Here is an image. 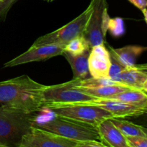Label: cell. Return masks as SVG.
Here are the masks:
<instances>
[{
	"instance_id": "1",
	"label": "cell",
	"mask_w": 147,
	"mask_h": 147,
	"mask_svg": "<svg viewBox=\"0 0 147 147\" xmlns=\"http://www.w3.org/2000/svg\"><path fill=\"white\" fill-rule=\"evenodd\" d=\"M45 88V85L27 75L0 82V104L27 112H38L43 106Z\"/></svg>"
},
{
	"instance_id": "2",
	"label": "cell",
	"mask_w": 147,
	"mask_h": 147,
	"mask_svg": "<svg viewBox=\"0 0 147 147\" xmlns=\"http://www.w3.org/2000/svg\"><path fill=\"white\" fill-rule=\"evenodd\" d=\"M37 112H27L15 108L0 107V144L18 147L22 139L33 126Z\"/></svg>"
},
{
	"instance_id": "3",
	"label": "cell",
	"mask_w": 147,
	"mask_h": 147,
	"mask_svg": "<svg viewBox=\"0 0 147 147\" xmlns=\"http://www.w3.org/2000/svg\"><path fill=\"white\" fill-rule=\"evenodd\" d=\"M33 126L76 142L98 141L101 142L96 127L57 115L48 120L42 121H39L37 119Z\"/></svg>"
},
{
	"instance_id": "4",
	"label": "cell",
	"mask_w": 147,
	"mask_h": 147,
	"mask_svg": "<svg viewBox=\"0 0 147 147\" xmlns=\"http://www.w3.org/2000/svg\"><path fill=\"white\" fill-rule=\"evenodd\" d=\"M42 109H48L57 116L88 123L95 127L106 119L114 118L108 111L99 106L84 103H53L45 105Z\"/></svg>"
},
{
	"instance_id": "5",
	"label": "cell",
	"mask_w": 147,
	"mask_h": 147,
	"mask_svg": "<svg viewBox=\"0 0 147 147\" xmlns=\"http://www.w3.org/2000/svg\"><path fill=\"white\" fill-rule=\"evenodd\" d=\"M90 2L93 9L83 36L91 48L104 43L111 19L108 12L107 0H91Z\"/></svg>"
},
{
	"instance_id": "6",
	"label": "cell",
	"mask_w": 147,
	"mask_h": 147,
	"mask_svg": "<svg viewBox=\"0 0 147 147\" xmlns=\"http://www.w3.org/2000/svg\"><path fill=\"white\" fill-rule=\"evenodd\" d=\"M92 9L93 5L92 3L90 2L87 9L78 17L58 30L38 37L33 43V45L50 44L65 45L73 38L83 34Z\"/></svg>"
},
{
	"instance_id": "7",
	"label": "cell",
	"mask_w": 147,
	"mask_h": 147,
	"mask_svg": "<svg viewBox=\"0 0 147 147\" xmlns=\"http://www.w3.org/2000/svg\"><path fill=\"white\" fill-rule=\"evenodd\" d=\"M80 80L74 79L61 84L45 86L42 93L43 106L53 103H77L96 99L76 87ZM42 106V107H43Z\"/></svg>"
},
{
	"instance_id": "8",
	"label": "cell",
	"mask_w": 147,
	"mask_h": 147,
	"mask_svg": "<svg viewBox=\"0 0 147 147\" xmlns=\"http://www.w3.org/2000/svg\"><path fill=\"white\" fill-rule=\"evenodd\" d=\"M77 142L32 126L23 136L18 147H75Z\"/></svg>"
},
{
	"instance_id": "9",
	"label": "cell",
	"mask_w": 147,
	"mask_h": 147,
	"mask_svg": "<svg viewBox=\"0 0 147 147\" xmlns=\"http://www.w3.org/2000/svg\"><path fill=\"white\" fill-rule=\"evenodd\" d=\"M64 47L65 45H32L28 50L6 63L4 67H12L32 62L44 61L53 57L62 55L64 52Z\"/></svg>"
},
{
	"instance_id": "10",
	"label": "cell",
	"mask_w": 147,
	"mask_h": 147,
	"mask_svg": "<svg viewBox=\"0 0 147 147\" xmlns=\"http://www.w3.org/2000/svg\"><path fill=\"white\" fill-rule=\"evenodd\" d=\"M89 105L97 106L111 113L114 118L138 117L146 113L147 107L129 104L115 99L96 98L90 101L83 102Z\"/></svg>"
},
{
	"instance_id": "11",
	"label": "cell",
	"mask_w": 147,
	"mask_h": 147,
	"mask_svg": "<svg viewBox=\"0 0 147 147\" xmlns=\"http://www.w3.org/2000/svg\"><path fill=\"white\" fill-rule=\"evenodd\" d=\"M110 65V53L103 43L90 48L88 56V70L90 77L109 78Z\"/></svg>"
},
{
	"instance_id": "12",
	"label": "cell",
	"mask_w": 147,
	"mask_h": 147,
	"mask_svg": "<svg viewBox=\"0 0 147 147\" xmlns=\"http://www.w3.org/2000/svg\"><path fill=\"white\" fill-rule=\"evenodd\" d=\"M120 83L130 88L142 90L147 93L146 64H135L125 67L121 74Z\"/></svg>"
},
{
	"instance_id": "13",
	"label": "cell",
	"mask_w": 147,
	"mask_h": 147,
	"mask_svg": "<svg viewBox=\"0 0 147 147\" xmlns=\"http://www.w3.org/2000/svg\"><path fill=\"white\" fill-rule=\"evenodd\" d=\"M96 128L101 142L107 144L109 147H127L129 146L126 137L112 123L111 119L100 122Z\"/></svg>"
},
{
	"instance_id": "14",
	"label": "cell",
	"mask_w": 147,
	"mask_h": 147,
	"mask_svg": "<svg viewBox=\"0 0 147 147\" xmlns=\"http://www.w3.org/2000/svg\"><path fill=\"white\" fill-rule=\"evenodd\" d=\"M111 57L124 67H129L136 64L138 57L146 50V47L141 45H126L115 49L109 47Z\"/></svg>"
},
{
	"instance_id": "15",
	"label": "cell",
	"mask_w": 147,
	"mask_h": 147,
	"mask_svg": "<svg viewBox=\"0 0 147 147\" xmlns=\"http://www.w3.org/2000/svg\"><path fill=\"white\" fill-rule=\"evenodd\" d=\"M90 50H87L78 55H72L66 52H63L62 55L65 57L70 64L73 73V78L84 80L90 77L88 70V56Z\"/></svg>"
},
{
	"instance_id": "16",
	"label": "cell",
	"mask_w": 147,
	"mask_h": 147,
	"mask_svg": "<svg viewBox=\"0 0 147 147\" xmlns=\"http://www.w3.org/2000/svg\"><path fill=\"white\" fill-rule=\"evenodd\" d=\"M82 92L86 94L96 98L108 99L113 96L114 95L125 91L129 89H132L121 83L108 86H98V87H83V86H76Z\"/></svg>"
},
{
	"instance_id": "17",
	"label": "cell",
	"mask_w": 147,
	"mask_h": 147,
	"mask_svg": "<svg viewBox=\"0 0 147 147\" xmlns=\"http://www.w3.org/2000/svg\"><path fill=\"white\" fill-rule=\"evenodd\" d=\"M108 99H115L129 104L147 107V93L136 89H129Z\"/></svg>"
},
{
	"instance_id": "18",
	"label": "cell",
	"mask_w": 147,
	"mask_h": 147,
	"mask_svg": "<svg viewBox=\"0 0 147 147\" xmlns=\"http://www.w3.org/2000/svg\"><path fill=\"white\" fill-rule=\"evenodd\" d=\"M111 121L125 137L126 136L147 137L146 129L143 126L135 124L121 118H112L111 119Z\"/></svg>"
},
{
	"instance_id": "19",
	"label": "cell",
	"mask_w": 147,
	"mask_h": 147,
	"mask_svg": "<svg viewBox=\"0 0 147 147\" xmlns=\"http://www.w3.org/2000/svg\"><path fill=\"white\" fill-rule=\"evenodd\" d=\"M90 49L88 43L83 34L75 37L65 45L64 51L72 55H78Z\"/></svg>"
},
{
	"instance_id": "20",
	"label": "cell",
	"mask_w": 147,
	"mask_h": 147,
	"mask_svg": "<svg viewBox=\"0 0 147 147\" xmlns=\"http://www.w3.org/2000/svg\"><path fill=\"white\" fill-rule=\"evenodd\" d=\"M114 81H112L109 78H95L90 77L88 78L81 80L80 83L77 86H83V87H98V86H108V85H113L117 84Z\"/></svg>"
},
{
	"instance_id": "21",
	"label": "cell",
	"mask_w": 147,
	"mask_h": 147,
	"mask_svg": "<svg viewBox=\"0 0 147 147\" xmlns=\"http://www.w3.org/2000/svg\"><path fill=\"white\" fill-rule=\"evenodd\" d=\"M124 66L111 57V65L109 71V78L116 83H120V77L122 71L125 69Z\"/></svg>"
},
{
	"instance_id": "22",
	"label": "cell",
	"mask_w": 147,
	"mask_h": 147,
	"mask_svg": "<svg viewBox=\"0 0 147 147\" xmlns=\"http://www.w3.org/2000/svg\"><path fill=\"white\" fill-rule=\"evenodd\" d=\"M127 144L130 147H147V137L126 136Z\"/></svg>"
},
{
	"instance_id": "23",
	"label": "cell",
	"mask_w": 147,
	"mask_h": 147,
	"mask_svg": "<svg viewBox=\"0 0 147 147\" xmlns=\"http://www.w3.org/2000/svg\"><path fill=\"white\" fill-rule=\"evenodd\" d=\"M17 0H0V20L4 19Z\"/></svg>"
},
{
	"instance_id": "24",
	"label": "cell",
	"mask_w": 147,
	"mask_h": 147,
	"mask_svg": "<svg viewBox=\"0 0 147 147\" xmlns=\"http://www.w3.org/2000/svg\"><path fill=\"white\" fill-rule=\"evenodd\" d=\"M75 147H109L98 141H83L78 142Z\"/></svg>"
},
{
	"instance_id": "25",
	"label": "cell",
	"mask_w": 147,
	"mask_h": 147,
	"mask_svg": "<svg viewBox=\"0 0 147 147\" xmlns=\"http://www.w3.org/2000/svg\"><path fill=\"white\" fill-rule=\"evenodd\" d=\"M132 4L137 7L138 9L141 10L143 12L144 16L145 21L146 20V7H147V1L146 0H129Z\"/></svg>"
},
{
	"instance_id": "26",
	"label": "cell",
	"mask_w": 147,
	"mask_h": 147,
	"mask_svg": "<svg viewBox=\"0 0 147 147\" xmlns=\"http://www.w3.org/2000/svg\"><path fill=\"white\" fill-rule=\"evenodd\" d=\"M45 1H47V2H52V1H55V0H45Z\"/></svg>"
},
{
	"instance_id": "27",
	"label": "cell",
	"mask_w": 147,
	"mask_h": 147,
	"mask_svg": "<svg viewBox=\"0 0 147 147\" xmlns=\"http://www.w3.org/2000/svg\"><path fill=\"white\" fill-rule=\"evenodd\" d=\"M0 147H8V146H4V145H1V144H0Z\"/></svg>"
}]
</instances>
